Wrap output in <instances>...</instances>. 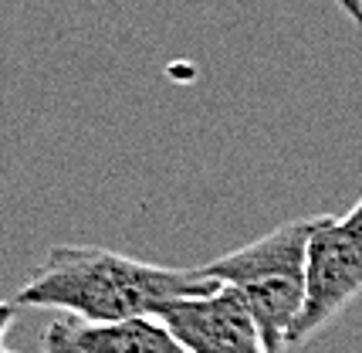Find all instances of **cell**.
<instances>
[{
    "instance_id": "obj_1",
    "label": "cell",
    "mask_w": 362,
    "mask_h": 353,
    "mask_svg": "<svg viewBox=\"0 0 362 353\" xmlns=\"http://www.w3.org/2000/svg\"><path fill=\"white\" fill-rule=\"evenodd\" d=\"M221 289L204 269H166L109 248L58 245L11 296L21 309H62L81 323H126L159 316L176 299Z\"/></svg>"
},
{
    "instance_id": "obj_2",
    "label": "cell",
    "mask_w": 362,
    "mask_h": 353,
    "mask_svg": "<svg viewBox=\"0 0 362 353\" xmlns=\"http://www.w3.org/2000/svg\"><path fill=\"white\" fill-rule=\"evenodd\" d=\"M325 214L291 218L244 248L206 262L204 272L234 289L264 333L268 353H288L308 303V252Z\"/></svg>"
},
{
    "instance_id": "obj_3",
    "label": "cell",
    "mask_w": 362,
    "mask_h": 353,
    "mask_svg": "<svg viewBox=\"0 0 362 353\" xmlns=\"http://www.w3.org/2000/svg\"><path fill=\"white\" fill-rule=\"evenodd\" d=\"M362 296V201L356 208L332 218L325 214L308 252V303L291 337V347H301L339 320Z\"/></svg>"
},
{
    "instance_id": "obj_4",
    "label": "cell",
    "mask_w": 362,
    "mask_h": 353,
    "mask_svg": "<svg viewBox=\"0 0 362 353\" xmlns=\"http://www.w3.org/2000/svg\"><path fill=\"white\" fill-rule=\"evenodd\" d=\"M156 320L166 323L176 340L193 353H268L254 313L227 286L206 296L176 299Z\"/></svg>"
},
{
    "instance_id": "obj_5",
    "label": "cell",
    "mask_w": 362,
    "mask_h": 353,
    "mask_svg": "<svg viewBox=\"0 0 362 353\" xmlns=\"http://www.w3.org/2000/svg\"><path fill=\"white\" fill-rule=\"evenodd\" d=\"M45 353H193L156 316L126 323H81L62 316L47 326Z\"/></svg>"
},
{
    "instance_id": "obj_6",
    "label": "cell",
    "mask_w": 362,
    "mask_h": 353,
    "mask_svg": "<svg viewBox=\"0 0 362 353\" xmlns=\"http://www.w3.org/2000/svg\"><path fill=\"white\" fill-rule=\"evenodd\" d=\"M14 313H17V306L11 303V299L0 306V323H4V330H0V353H17L7 347V330H11V323H14Z\"/></svg>"
},
{
    "instance_id": "obj_7",
    "label": "cell",
    "mask_w": 362,
    "mask_h": 353,
    "mask_svg": "<svg viewBox=\"0 0 362 353\" xmlns=\"http://www.w3.org/2000/svg\"><path fill=\"white\" fill-rule=\"evenodd\" d=\"M339 4V11L356 24V28H362V0H335Z\"/></svg>"
}]
</instances>
